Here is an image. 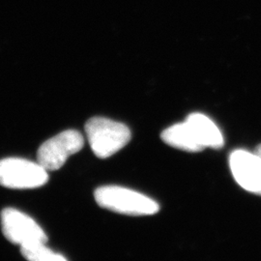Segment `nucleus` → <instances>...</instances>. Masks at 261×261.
<instances>
[{"label": "nucleus", "instance_id": "obj_2", "mask_svg": "<svg viewBox=\"0 0 261 261\" xmlns=\"http://www.w3.org/2000/svg\"><path fill=\"white\" fill-rule=\"evenodd\" d=\"M85 133L94 154L107 159L127 145L130 130L125 124L105 117H93L85 124Z\"/></svg>", "mask_w": 261, "mask_h": 261}, {"label": "nucleus", "instance_id": "obj_8", "mask_svg": "<svg viewBox=\"0 0 261 261\" xmlns=\"http://www.w3.org/2000/svg\"><path fill=\"white\" fill-rule=\"evenodd\" d=\"M162 140L168 145L188 152H199L204 149L196 134L186 121L178 123L164 130Z\"/></svg>", "mask_w": 261, "mask_h": 261}, {"label": "nucleus", "instance_id": "obj_3", "mask_svg": "<svg viewBox=\"0 0 261 261\" xmlns=\"http://www.w3.org/2000/svg\"><path fill=\"white\" fill-rule=\"evenodd\" d=\"M48 180L47 170L40 163L21 158L0 160V185L9 189H35Z\"/></svg>", "mask_w": 261, "mask_h": 261}, {"label": "nucleus", "instance_id": "obj_7", "mask_svg": "<svg viewBox=\"0 0 261 261\" xmlns=\"http://www.w3.org/2000/svg\"><path fill=\"white\" fill-rule=\"evenodd\" d=\"M185 121L193 129L196 138L204 148L220 149L224 146V140L222 132L214 122L204 114L197 112L192 113Z\"/></svg>", "mask_w": 261, "mask_h": 261}, {"label": "nucleus", "instance_id": "obj_6", "mask_svg": "<svg viewBox=\"0 0 261 261\" xmlns=\"http://www.w3.org/2000/svg\"><path fill=\"white\" fill-rule=\"evenodd\" d=\"M229 166L235 181L246 191L261 196V158L247 150L233 151Z\"/></svg>", "mask_w": 261, "mask_h": 261}, {"label": "nucleus", "instance_id": "obj_4", "mask_svg": "<svg viewBox=\"0 0 261 261\" xmlns=\"http://www.w3.org/2000/svg\"><path fill=\"white\" fill-rule=\"evenodd\" d=\"M84 139L75 130H64L45 141L38 149L37 160L47 170L62 168L68 158L83 149Z\"/></svg>", "mask_w": 261, "mask_h": 261}, {"label": "nucleus", "instance_id": "obj_1", "mask_svg": "<svg viewBox=\"0 0 261 261\" xmlns=\"http://www.w3.org/2000/svg\"><path fill=\"white\" fill-rule=\"evenodd\" d=\"M94 196L102 208L120 214L148 216L160 211V206L152 198L123 187H101Z\"/></svg>", "mask_w": 261, "mask_h": 261}, {"label": "nucleus", "instance_id": "obj_5", "mask_svg": "<svg viewBox=\"0 0 261 261\" xmlns=\"http://www.w3.org/2000/svg\"><path fill=\"white\" fill-rule=\"evenodd\" d=\"M1 227L6 239L19 246L47 241L45 231L32 218L14 208L1 212Z\"/></svg>", "mask_w": 261, "mask_h": 261}, {"label": "nucleus", "instance_id": "obj_10", "mask_svg": "<svg viewBox=\"0 0 261 261\" xmlns=\"http://www.w3.org/2000/svg\"><path fill=\"white\" fill-rule=\"evenodd\" d=\"M254 153H255V154H257V155H258V156L261 158V144L260 145H258V146L255 148Z\"/></svg>", "mask_w": 261, "mask_h": 261}, {"label": "nucleus", "instance_id": "obj_9", "mask_svg": "<svg viewBox=\"0 0 261 261\" xmlns=\"http://www.w3.org/2000/svg\"><path fill=\"white\" fill-rule=\"evenodd\" d=\"M20 252L24 258L32 261H65L67 258L60 253L48 249L45 243L20 246Z\"/></svg>", "mask_w": 261, "mask_h": 261}]
</instances>
